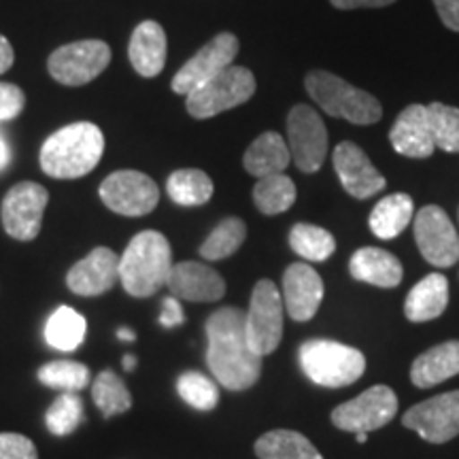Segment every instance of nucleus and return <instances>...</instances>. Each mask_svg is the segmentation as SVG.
Wrapping results in <instances>:
<instances>
[{"instance_id": "nucleus-7", "label": "nucleus", "mask_w": 459, "mask_h": 459, "mask_svg": "<svg viewBox=\"0 0 459 459\" xmlns=\"http://www.w3.org/2000/svg\"><path fill=\"white\" fill-rule=\"evenodd\" d=\"M283 313L285 304L281 290L273 281H257L251 291V302L247 308V338L251 349L266 358L281 344L283 338Z\"/></svg>"}, {"instance_id": "nucleus-43", "label": "nucleus", "mask_w": 459, "mask_h": 459, "mask_svg": "<svg viewBox=\"0 0 459 459\" xmlns=\"http://www.w3.org/2000/svg\"><path fill=\"white\" fill-rule=\"evenodd\" d=\"M13 60H15V54H13V48H11L9 39L0 34V74L7 73L9 68L13 66Z\"/></svg>"}, {"instance_id": "nucleus-38", "label": "nucleus", "mask_w": 459, "mask_h": 459, "mask_svg": "<svg viewBox=\"0 0 459 459\" xmlns=\"http://www.w3.org/2000/svg\"><path fill=\"white\" fill-rule=\"evenodd\" d=\"M0 459H39V453L28 436L3 432L0 434Z\"/></svg>"}, {"instance_id": "nucleus-32", "label": "nucleus", "mask_w": 459, "mask_h": 459, "mask_svg": "<svg viewBox=\"0 0 459 459\" xmlns=\"http://www.w3.org/2000/svg\"><path fill=\"white\" fill-rule=\"evenodd\" d=\"M247 238V226L238 217H228L217 223V228L209 234V238L204 240L200 247V255L209 262L226 260L232 254H237L240 245Z\"/></svg>"}, {"instance_id": "nucleus-42", "label": "nucleus", "mask_w": 459, "mask_h": 459, "mask_svg": "<svg viewBox=\"0 0 459 459\" xmlns=\"http://www.w3.org/2000/svg\"><path fill=\"white\" fill-rule=\"evenodd\" d=\"M336 9H378L394 4L395 0H330Z\"/></svg>"}, {"instance_id": "nucleus-46", "label": "nucleus", "mask_w": 459, "mask_h": 459, "mask_svg": "<svg viewBox=\"0 0 459 459\" xmlns=\"http://www.w3.org/2000/svg\"><path fill=\"white\" fill-rule=\"evenodd\" d=\"M136 368V358L134 355H126L124 358V370H134Z\"/></svg>"}, {"instance_id": "nucleus-39", "label": "nucleus", "mask_w": 459, "mask_h": 459, "mask_svg": "<svg viewBox=\"0 0 459 459\" xmlns=\"http://www.w3.org/2000/svg\"><path fill=\"white\" fill-rule=\"evenodd\" d=\"M26 96L22 88L13 83H0V122L13 119L24 111Z\"/></svg>"}, {"instance_id": "nucleus-18", "label": "nucleus", "mask_w": 459, "mask_h": 459, "mask_svg": "<svg viewBox=\"0 0 459 459\" xmlns=\"http://www.w3.org/2000/svg\"><path fill=\"white\" fill-rule=\"evenodd\" d=\"M324 281L319 273L313 271L308 264L296 262L287 266L283 274V296L285 311L294 321H311L319 311L324 300Z\"/></svg>"}, {"instance_id": "nucleus-20", "label": "nucleus", "mask_w": 459, "mask_h": 459, "mask_svg": "<svg viewBox=\"0 0 459 459\" xmlns=\"http://www.w3.org/2000/svg\"><path fill=\"white\" fill-rule=\"evenodd\" d=\"M389 141L400 156L406 158H429L436 152L432 130H429L428 107L411 105L398 115L389 130Z\"/></svg>"}, {"instance_id": "nucleus-29", "label": "nucleus", "mask_w": 459, "mask_h": 459, "mask_svg": "<svg viewBox=\"0 0 459 459\" xmlns=\"http://www.w3.org/2000/svg\"><path fill=\"white\" fill-rule=\"evenodd\" d=\"M213 181L198 169L175 170L166 181V192L179 206H200L213 198Z\"/></svg>"}, {"instance_id": "nucleus-44", "label": "nucleus", "mask_w": 459, "mask_h": 459, "mask_svg": "<svg viewBox=\"0 0 459 459\" xmlns=\"http://www.w3.org/2000/svg\"><path fill=\"white\" fill-rule=\"evenodd\" d=\"M9 160H11L9 145H7V141H4L3 136H0V170H4V169H7Z\"/></svg>"}, {"instance_id": "nucleus-12", "label": "nucleus", "mask_w": 459, "mask_h": 459, "mask_svg": "<svg viewBox=\"0 0 459 459\" xmlns=\"http://www.w3.org/2000/svg\"><path fill=\"white\" fill-rule=\"evenodd\" d=\"M49 203V192L43 186L32 181L17 183L4 194L3 228L15 240H34L43 226L45 206Z\"/></svg>"}, {"instance_id": "nucleus-24", "label": "nucleus", "mask_w": 459, "mask_h": 459, "mask_svg": "<svg viewBox=\"0 0 459 459\" xmlns=\"http://www.w3.org/2000/svg\"><path fill=\"white\" fill-rule=\"evenodd\" d=\"M459 375V341H449L428 349L412 361V385L428 389Z\"/></svg>"}, {"instance_id": "nucleus-31", "label": "nucleus", "mask_w": 459, "mask_h": 459, "mask_svg": "<svg viewBox=\"0 0 459 459\" xmlns=\"http://www.w3.org/2000/svg\"><path fill=\"white\" fill-rule=\"evenodd\" d=\"M290 247L307 262H325L336 251V240L328 230L313 223H296L290 232Z\"/></svg>"}, {"instance_id": "nucleus-14", "label": "nucleus", "mask_w": 459, "mask_h": 459, "mask_svg": "<svg viewBox=\"0 0 459 459\" xmlns=\"http://www.w3.org/2000/svg\"><path fill=\"white\" fill-rule=\"evenodd\" d=\"M419 251L436 268H449L459 260V234L440 206H423L412 217Z\"/></svg>"}, {"instance_id": "nucleus-28", "label": "nucleus", "mask_w": 459, "mask_h": 459, "mask_svg": "<svg viewBox=\"0 0 459 459\" xmlns=\"http://www.w3.org/2000/svg\"><path fill=\"white\" fill-rule=\"evenodd\" d=\"M88 332V321L71 307H57L45 325V338L57 351H74L82 347Z\"/></svg>"}, {"instance_id": "nucleus-17", "label": "nucleus", "mask_w": 459, "mask_h": 459, "mask_svg": "<svg viewBox=\"0 0 459 459\" xmlns=\"http://www.w3.org/2000/svg\"><path fill=\"white\" fill-rule=\"evenodd\" d=\"M119 281V257L108 247H96L79 260L66 274V285L73 294L94 298L107 294Z\"/></svg>"}, {"instance_id": "nucleus-8", "label": "nucleus", "mask_w": 459, "mask_h": 459, "mask_svg": "<svg viewBox=\"0 0 459 459\" xmlns=\"http://www.w3.org/2000/svg\"><path fill=\"white\" fill-rule=\"evenodd\" d=\"M111 62V48L105 41H77L57 48L49 56L48 68L49 74L57 83L71 85H85L94 82L100 73L107 71Z\"/></svg>"}, {"instance_id": "nucleus-33", "label": "nucleus", "mask_w": 459, "mask_h": 459, "mask_svg": "<svg viewBox=\"0 0 459 459\" xmlns=\"http://www.w3.org/2000/svg\"><path fill=\"white\" fill-rule=\"evenodd\" d=\"M91 398H94V404L99 406L105 419L122 415L132 406L128 387L113 370H105L96 377L94 385H91Z\"/></svg>"}, {"instance_id": "nucleus-22", "label": "nucleus", "mask_w": 459, "mask_h": 459, "mask_svg": "<svg viewBox=\"0 0 459 459\" xmlns=\"http://www.w3.org/2000/svg\"><path fill=\"white\" fill-rule=\"evenodd\" d=\"M349 273L355 281L383 287V290L398 287L404 277V268L398 257L385 249H377V247H364V249L355 251L349 262Z\"/></svg>"}, {"instance_id": "nucleus-11", "label": "nucleus", "mask_w": 459, "mask_h": 459, "mask_svg": "<svg viewBox=\"0 0 459 459\" xmlns=\"http://www.w3.org/2000/svg\"><path fill=\"white\" fill-rule=\"evenodd\" d=\"M398 412V398L387 385H375L358 398L344 402L332 411V423L342 432H375L385 428Z\"/></svg>"}, {"instance_id": "nucleus-15", "label": "nucleus", "mask_w": 459, "mask_h": 459, "mask_svg": "<svg viewBox=\"0 0 459 459\" xmlns=\"http://www.w3.org/2000/svg\"><path fill=\"white\" fill-rule=\"evenodd\" d=\"M402 426L432 445L449 443L459 436V389L419 402L404 412Z\"/></svg>"}, {"instance_id": "nucleus-16", "label": "nucleus", "mask_w": 459, "mask_h": 459, "mask_svg": "<svg viewBox=\"0 0 459 459\" xmlns=\"http://www.w3.org/2000/svg\"><path fill=\"white\" fill-rule=\"evenodd\" d=\"M332 162H334L338 179H341V186L349 196L366 200L385 187V177L375 169V164L355 143H341L334 149Z\"/></svg>"}, {"instance_id": "nucleus-25", "label": "nucleus", "mask_w": 459, "mask_h": 459, "mask_svg": "<svg viewBox=\"0 0 459 459\" xmlns=\"http://www.w3.org/2000/svg\"><path fill=\"white\" fill-rule=\"evenodd\" d=\"M291 162L290 147L277 132H264L245 152V170L255 179L283 172Z\"/></svg>"}, {"instance_id": "nucleus-36", "label": "nucleus", "mask_w": 459, "mask_h": 459, "mask_svg": "<svg viewBox=\"0 0 459 459\" xmlns=\"http://www.w3.org/2000/svg\"><path fill=\"white\" fill-rule=\"evenodd\" d=\"M83 402L77 394H62L54 400L49 406L48 417V429L54 436H68L83 423Z\"/></svg>"}, {"instance_id": "nucleus-23", "label": "nucleus", "mask_w": 459, "mask_h": 459, "mask_svg": "<svg viewBox=\"0 0 459 459\" xmlns=\"http://www.w3.org/2000/svg\"><path fill=\"white\" fill-rule=\"evenodd\" d=\"M449 304V281L445 274L432 273L421 279L406 296L404 315L412 324H426L438 319Z\"/></svg>"}, {"instance_id": "nucleus-40", "label": "nucleus", "mask_w": 459, "mask_h": 459, "mask_svg": "<svg viewBox=\"0 0 459 459\" xmlns=\"http://www.w3.org/2000/svg\"><path fill=\"white\" fill-rule=\"evenodd\" d=\"M183 321H186V313H183L179 300H177L175 296L166 298L162 302V313H160V324H162L164 328H177Z\"/></svg>"}, {"instance_id": "nucleus-47", "label": "nucleus", "mask_w": 459, "mask_h": 459, "mask_svg": "<svg viewBox=\"0 0 459 459\" xmlns=\"http://www.w3.org/2000/svg\"><path fill=\"white\" fill-rule=\"evenodd\" d=\"M355 438H358V443L364 445L366 440H368V434H366V432H359V434H355Z\"/></svg>"}, {"instance_id": "nucleus-1", "label": "nucleus", "mask_w": 459, "mask_h": 459, "mask_svg": "<svg viewBox=\"0 0 459 459\" xmlns=\"http://www.w3.org/2000/svg\"><path fill=\"white\" fill-rule=\"evenodd\" d=\"M206 364L211 375L230 392L254 387L262 375V358L247 338V315L237 307H223L206 319Z\"/></svg>"}, {"instance_id": "nucleus-37", "label": "nucleus", "mask_w": 459, "mask_h": 459, "mask_svg": "<svg viewBox=\"0 0 459 459\" xmlns=\"http://www.w3.org/2000/svg\"><path fill=\"white\" fill-rule=\"evenodd\" d=\"M177 392L183 402H187L196 411H213L220 402V389L209 377L200 372H183L177 378Z\"/></svg>"}, {"instance_id": "nucleus-35", "label": "nucleus", "mask_w": 459, "mask_h": 459, "mask_svg": "<svg viewBox=\"0 0 459 459\" xmlns=\"http://www.w3.org/2000/svg\"><path fill=\"white\" fill-rule=\"evenodd\" d=\"M429 130L436 149H443L446 153H459V108L432 102L428 105Z\"/></svg>"}, {"instance_id": "nucleus-19", "label": "nucleus", "mask_w": 459, "mask_h": 459, "mask_svg": "<svg viewBox=\"0 0 459 459\" xmlns=\"http://www.w3.org/2000/svg\"><path fill=\"white\" fill-rule=\"evenodd\" d=\"M166 287L177 300L187 302H217L226 296V281L221 274L200 262L175 264Z\"/></svg>"}, {"instance_id": "nucleus-41", "label": "nucleus", "mask_w": 459, "mask_h": 459, "mask_svg": "<svg viewBox=\"0 0 459 459\" xmlns=\"http://www.w3.org/2000/svg\"><path fill=\"white\" fill-rule=\"evenodd\" d=\"M440 22L453 32H459V0H434Z\"/></svg>"}, {"instance_id": "nucleus-10", "label": "nucleus", "mask_w": 459, "mask_h": 459, "mask_svg": "<svg viewBox=\"0 0 459 459\" xmlns=\"http://www.w3.org/2000/svg\"><path fill=\"white\" fill-rule=\"evenodd\" d=\"M100 200L113 213L143 217L156 211L160 189L156 181L139 170H117L100 183Z\"/></svg>"}, {"instance_id": "nucleus-30", "label": "nucleus", "mask_w": 459, "mask_h": 459, "mask_svg": "<svg viewBox=\"0 0 459 459\" xmlns=\"http://www.w3.org/2000/svg\"><path fill=\"white\" fill-rule=\"evenodd\" d=\"M254 203L264 215H279L291 209L296 203V186L290 177L279 175L262 177L254 187Z\"/></svg>"}, {"instance_id": "nucleus-6", "label": "nucleus", "mask_w": 459, "mask_h": 459, "mask_svg": "<svg viewBox=\"0 0 459 459\" xmlns=\"http://www.w3.org/2000/svg\"><path fill=\"white\" fill-rule=\"evenodd\" d=\"M255 94V77L245 66H228L217 77L186 96L187 113L194 119H211L230 108L245 105Z\"/></svg>"}, {"instance_id": "nucleus-9", "label": "nucleus", "mask_w": 459, "mask_h": 459, "mask_svg": "<svg viewBox=\"0 0 459 459\" xmlns=\"http://www.w3.org/2000/svg\"><path fill=\"white\" fill-rule=\"evenodd\" d=\"M287 147L302 172H317L328 156V130L319 113L308 105H296L287 115Z\"/></svg>"}, {"instance_id": "nucleus-5", "label": "nucleus", "mask_w": 459, "mask_h": 459, "mask_svg": "<svg viewBox=\"0 0 459 459\" xmlns=\"http://www.w3.org/2000/svg\"><path fill=\"white\" fill-rule=\"evenodd\" d=\"M304 375L321 387H347L359 381L366 370V358L358 349L349 344L313 338L307 341L298 351Z\"/></svg>"}, {"instance_id": "nucleus-4", "label": "nucleus", "mask_w": 459, "mask_h": 459, "mask_svg": "<svg viewBox=\"0 0 459 459\" xmlns=\"http://www.w3.org/2000/svg\"><path fill=\"white\" fill-rule=\"evenodd\" d=\"M311 99L332 117L347 119L358 126L377 124L383 117V107L368 91L353 88L344 79L328 71H313L304 79Z\"/></svg>"}, {"instance_id": "nucleus-34", "label": "nucleus", "mask_w": 459, "mask_h": 459, "mask_svg": "<svg viewBox=\"0 0 459 459\" xmlns=\"http://www.w3.org/2000/svg\"><path fill=\"white\" fill-rule=\"evenodd\" d=\"M39 381L57 392L77 394L90 385V370L79 361L57 359L39 368Z\"/></svg>"}, {"instance_id": "nucleus-45", "label": "nucleus", "mask_w": 459, "mask_h": 459, "mask_svg": "<svg viewBox=\"0 0 459 459\" xmlns=\"http://www.w3.org/2000/svg\"><path fill=\"white\" fill-rule=\"evenodd\" d=\"M117 338H119V341L132 342V341H136V334H134V330H128V328H119V330H117Z\"/></svg>"}, {"instance_id": "nucleus-27", "label": "nucleus", "mask_w": 459, "mask_h": 459, "mask_svg": "<svg viewBox=\"0 0 459 459\" xmlns=\"http://www.w3.org/2000/svg\"><path fill=\"white\" fill-rule=\"evenodd\" d=\"M260 459H324L307 436L294 429H273L255 440Z\"/></svg>"}, {"instance_id": "nucleus-13", "label": "nucleus", "mask_w": 459, "mask_h": 459, "mask_svg": "<svg viewBox=\"0 0 459 459\" xmlns=\"http://www.w3.org/2000/svg\"><path fill=\"white\" fill-rule=\"evenodd\" d=\"M238 39L232 32H221L215 39H211L196 56L189 57L179 68V73L172 77V91L175 94H192L200 85L217 77L234 65V57L238 56Z\"/></svg>"}, {"instance_id": "nucleus-26", "label": "nucleus", "mask_w": 459, "mask_h": 459, "mask_svg": "<svg viewBox=\"0 0 459 459\" xmlns=\"http://www.w3.org/2000/svg\"><path fill=\"white\" fill-rule=\"evenodd\" d=\"M412 213H415V206H412L409 194H392V196L378 200L368 221L372 234L383 240L398 238L409 228Z\"/></svg>"}, {"instance_id": "nucleus-2", "label": "nucleus", "mask_w": 459, "mask_h": 459, "mask_svg": "<svg viewBox=\"0 0 459 459\" xmlns=\"http://www.w3.org/2000/svg\"><path fill=\"white\" fill-rule=\"evenodd\" d=\"M105 153V134L96 124L65 126L41 147V169L54 179H79L99 166Z\"/></svg>"}, {"instance_id": "nucleus-21", "label": "nucleus", "mask_w": 459, "mask_h": 459, "mask_svg": "<svg viewBox=\"0 0 459 459\" xmlns=\"http://www.w3.org/2000/svg\"><path fill=\"white\" fill-rule=\"evenodd\" d=\"M130 65L141 77H158L166 65V32L158 22H143L134 28L128 45Z\"/></svg>"}, {"instance_id": "nucleus-3", "label": "nucleus", "mask_w": 459, "mask_h": 459, "mask_svg": "<svg viewBox=\"0 0 459 459\" xmlns=\"http://www.w3.org/2000/svg\"><path fill=\"white\" fill-rule=\"evenodd\" d=\"M169 238L156 230H145L130 240L119 257V283L134 298H149L166 287L172 271Z\"/></svg>"}]
</instances>
